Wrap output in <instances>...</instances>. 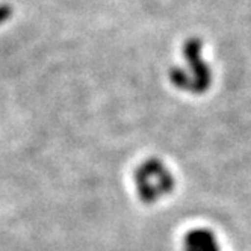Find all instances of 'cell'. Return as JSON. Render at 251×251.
I'll list each match as a JSON object with an SVG mask.
<instances>
[{
  "label": "cell",
  "mask_w": 251,
  "mask_h": 251,
  "mask_svg": "<svg viewBox=\"0 0 251 251\" xmlns=\"http://www.w3.org/2000/svg\"><path fill=\"white\" fill-rule=\"evenodd\" d=\"M9 15H11L9 6H0V23H2L3 20H6Z\"/></svg>",
  "instance_id": "obj_1"
}]
</instances>
